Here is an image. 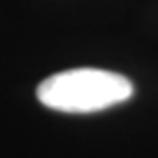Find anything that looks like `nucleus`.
Segmentation results:
<instances>
[{"label": "nucleus", "instance_id": "1", "mask_svg": "<svg viewBox=\"0 0 158 158\" xmlns=\"http://www.w3.org/2000/svg\"><path fill=\"white\" fill-rule=\"evenodd\" d=\"M38 100L62 113H94L134 96L128 77L100 68H73L58 72L38 85Z\"/></svg>", "mask_w": 158, "mask_h": 158}]
</instances>
